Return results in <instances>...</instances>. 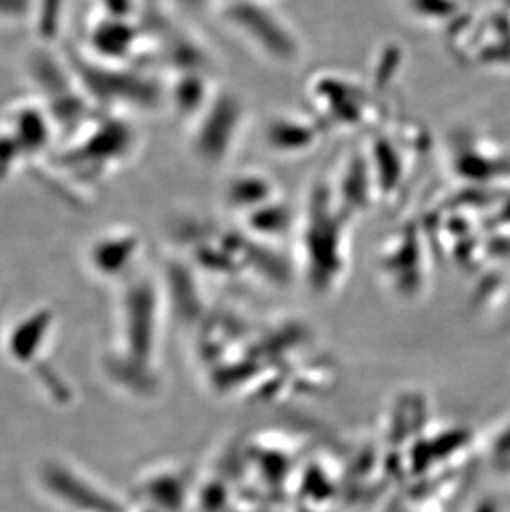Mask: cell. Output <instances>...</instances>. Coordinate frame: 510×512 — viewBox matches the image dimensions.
<instances>
[{"label": "cell", "instance_id": "obj_1", "mask_svg": "<svg viewBox=\"0 0 510 512\" xmlns=\"http://www.w3.org/2000/svg\"><path fill=\"white\" fill-rule=\"evenodd\" d=\"M39 481L50 498L65 508L77 512H121L110 493L63 461H47L40 468Z\"/></svg>", "mask_w": 510, "mask_h": 512}, {"label": "cell", "instance_id": "obj_2", "mask_svg": "<svg viewBox=\"0 0 510 512\" xmlns=\"http://www.w3.org/2000/svg\"><path fill=\"white\" fill-rule=\"evenodd\" d=\"M32 325L34 322L17 325L5 343L7 355L17 363H29L47 345V325L39 330L32 329Z\"/></svg>", "mask_w": 510, "mask_h": 512}]
</instances>
